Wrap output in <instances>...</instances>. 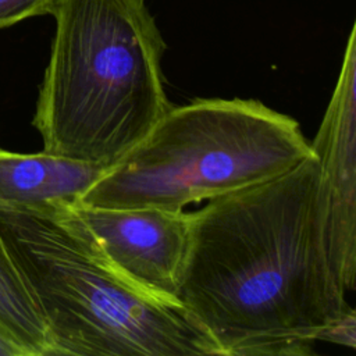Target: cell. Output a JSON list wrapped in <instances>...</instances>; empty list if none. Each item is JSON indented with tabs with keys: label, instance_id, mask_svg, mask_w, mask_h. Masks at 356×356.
I'll return each mask as SVG.
<instances>
[{
	"label": "cell",
	"instance_id": "6da1fadb",
	"mask_svg": "<svg viewBox=\"0 0 356 356\" xmlns=\"http://www.w3.org/2000/svg\"><path fill=\"white\" fill-rule=\"evenodd\" d=\"M221 356L310 355L350 306L331 270L313 152L189 213L175 295Z\"/></svg>",
	"mask_w": 356,
	"mask_h": 356
},
{
	"label": "cell",
	"instance_id": "30bf717a",
	"mask_svg": "<svg viewBox=\"0 0 356 356\" xmlns=\"http://www.w3.org/2000/svg\"><path fill=\"white\" fill-rule=\"evenodd\" d=\"M317 341H325V342L338 343V345L355 349V346H356V318H355L353 307H350L335 323L328 325L318 335Z\"/></svg>",
	"mask_w": 356,
	"mask_h": 356
},
{
	"label": "cell",
	"instance_id": "ba28073f",
	"mask_svg": "<svg viewBox=\"0 0 356 356\" xmlns=\"http://www.w3.org/2000/svg\"><path fill=\"white\" fill-rule=\"evenodd\" d=\"M0 327L25 356H54V349L36 295L0 232Z\"/></svg>",
	"mask_w": 356,
	"mask_h": 356
},
{
	"label": "cell",
	"instance_id": "8fae6325",
	"mask_svg": "<svg viewBox=\"0 0 356 356\" xmlns=\"http://www.w3.org/2000/svg\"><path fill=\"white\" fill-rule=\"evenodd\" d=\"M0 356H25L21 346L0 327Z\"/></svg>",
	"mask_w": 356,
	"mask_h": 356
},
{
	"label": "cell",
	"instance_id": "5b68a950",
	"mask_svg": "<svg viewBox=\"0 0 356 356\" xmlns=\"http://www.w3.org/2000/svg\"><path fill=\"white\" fill-rule=\"evenodd\" d=\"M328 261L345 293L356 280V42L352 26L338 81L310 143Z\"/></svg>",
	"mask_w": 356,
	"mask_h": 356
},
{
	"label": "cell",
	"instance_id": "9c48e42d",
	"mask_svg": "<svg viewBox=\"0 0 356 356\" xmlns=\"http://www.w3.org/2000/svg\"><path fill=\"white\" fill-rule=\"evenodd\" d=\"M56 0H0V29L22 19L51 14Z\"/></svg>",
	"mask_w": 356,
	"mask_h": 356
},
{
	"label": "cell",
	"instance_id": "3957f363",
	"mask_svg": "<svg viewBox=\"0 0 356 356\" xmlns=\"http://www.w3.org/2000/svg\"><path fill=\"white\" fill-rule=\"evenodd\" d=\"M0 232L43 312L54 356L220 355L177 302L124 277L72 211H0Z\"/></svg>",
	"mask_w": 356,
	"mask_h": 356
},
{
	"label": "cell",
	"instance_id": "52a82bcc",
	"mask_svg": "<svg viewBox=\"0 0 356 356\" xmlns=\"http://www.w3.org/2000/svg\"><path fill=\"white\" fill-rule=\"evenodd\" d=\"M108 167L47 152L0 149V211L49 216L72 206Z\"/></svg>",
	"mask_w": 356,
	"mask_h": 356
},
{
	"label": "cell",
	"instance_id": "277c9868",
	"mask_svg": "<svg viewBox=\"0 0 356 356\" xmlns=\"http://www.w3.org/2000/svg\"><path fill=\"white\" fill-rule=\"evenodd\" d=\"M310 153L298 121L259 100L195 99L172 106L78 203L182 211L282 175Z\"/></svg>",
	"mask_w": 356,
	"mask_h": 356
},
{
	"label": "cell",
	"instance_id": "8992f818",
	"mask_svg": "<svg viewBox=\"0 0 356 356\" xmlns=\"http://www.w3.org/2000/svg\"><path fill=\"white\" fill-rule=\"evenodd\" d=\"M71 209L124 277L156 298L175 302L189 242V213L81 203Z\"/></svg>",
	"mask_w": 356,
	"mask_h": 356
},
{
	"label": "cell",
	"instance_id": "7a4b0ae2",
	"mask_svg": "<svg viewBox=\"0 0 356 356\" xmlns=\"http://www.w3.org/2000/svg\"><path fill=\"white\" fill-rule=\"evenodd\" d=\"M51 15L32 124L44 152L110 167L172 107L165 43L145 0H56Z\"/></svg>",
	"mask_w": 356,
	"mask_h": 356
}]
</instances>
